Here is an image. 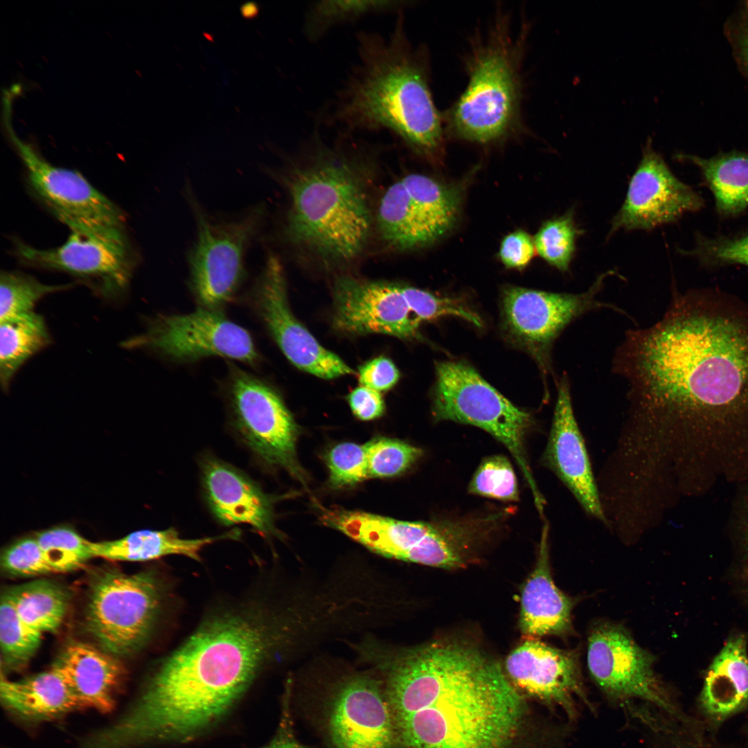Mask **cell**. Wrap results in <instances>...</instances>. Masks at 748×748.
Wrapping results in <instances>:
<instances>
[{
    "label": "cell",
    "mask_w": 748,
    "mask_h": 748,
    "mask_svg": "<svg viewBox=\"0 0 748 748\" xmlns=\"http://www.w3.org/2000/svg\"><path fill=\"white\" fill-rule=\"evenodd\" d=\"M613 368L637 436L686 441L699 457L748 455V303L711 288L675 293L658 322L626 332Z\"/></svg>",
    "instance_id": "obj_1"
},
{
    "label": "cell",
    "mask_w": 748,
    "mask_h": 748,
    "mask_svg": "<svg viewBox=\"0 0 748 748\" xmlns=\"http://www.w3.org/2000/svg\"><path fill=\"white\" fill-rule=\"evenodd\" d=\"M359 659L382 676L398 748H510L525 708L496 660L441 639L410 647L366 637Z\"/></svg>",
    "instance_id": "obj_2"
},
{
    "label": "cell",
    "mask_w": 748,
    "mask_h": 748,
    "mask_svg": "<svg viewBox=\"0 0 748 748\" xmlns=\"http://www.w3.org/2000/svg\"><path fill=\"white\" fill-rule=\"evenodd\" d=\"M311 622L291 597L256 599L208 616L161 664L137 703L155 734L188 738L217 720L264 666L306 648Z\"/></svg>",
    "instance_id": "obj_3"
},
{
    "label": "cell",
    "mask_w": 748,
    "mask_h": 748,
    "mask_svg": "<svg viewBox=\"0 0 748 748\" xmlns=\"http://www.w3.org/2000/svg\"><path fill=\"white\" fill-rule=\"evenodd\" d=\"M404 12L395 15L387 35L357 33V60L320 122L345 134L387 131L415 152L434 157L443 144L442 119L429 86L425 51L409 39Z\"/></svg>",
    "instance_id": "obj_4"
},
{
    "label": "cell",
    "mask_w": 748,
    "mask_h": 748,
    "mask_svg": "<svg viewBox=\"0 0 748 748\" xmlns=\"http://www.w3.org/2000/svg\"><path fill=\"white\" fill-rule=\"evenodd\" d=\"M310 161L284 177L290 206L285 240L326 262H345L364 250L371 215L356 161L314 133Z\"/></svg>",
    "instance_id": "obj_5"
},
{
    "label": "cell",
    "mask_w": 748,
    "mask_h": 748,
    "mask_svg": "<svg viewBox=\"0 0 748 748\" xmlns=\"http://www.w3.org/2000/svg\"><path fill=\"white\" fill-rule=\"evenodd\" d=\"M519 55L504 22L474 47L467 61V86L446 116L454 136L486 144L520 127Z\"/></svg>",
    "instance_id": "obj_6"
},
{
    "label": "cell",
    "mask_w": 748,
    "mask_h": 748,
    "mask_svg": "<svg viewBox=\"0 0 748 748\" xmlns=\"http://www.w3.org/2000/svg\"><path fill=\"white\" fill-rule=\"evenodd\" d=\"M321 520L389 558L445 569L465 568L474 559L475 535L465 520L402 521L341 509L324 510Z\"/></svg>",
    "instance_id": "obj_7"
},
{
    "label": "cell",
    "mask_w": 748,
    "mask_h": 748,
    "mask_svg": "<svg viewBox=\"0 0 748 748\" xmlns=\"http://www.w3.org/2000/svg\"><path fill=\"white\" fill-rule=\"evenodd\" d=\"M432 415L436 421L479 427L503 444L522 471L537 510H544V499L526 457L525 436L533 422L530 413L515 406L469 364L444 361L436 364Z\"/></svg>",
    "instance_id": "obj_8"
},
{
    "label": "cell",
    "mask_w": 748,
    "mask_h": 748,
    "mask_svg": "<svg viewBox=\"0 0 748 748\" xmlns=\"http://www.w3.org/2000/svg\"><path fill=\"white\" fill-rule=\"evenodd\" d=\"M161 600L159 584L150 571H101L89 588L86 629L105 652L130 656L148 640Z\"/></svg>",
    "instance_id": "obj_9"
},
{
    "label": "cell",
    "mask_w": 748,
    "mask_h": 748,
    "mask_svg": "<svg viewBox=\"0 0 748 748\" xmlns=\"http://www.w3.org/2000/svg\"><path fill=\"white\" fill-rule=\"evenodd\" d=\"M186 195L197 227L188 254L190 287L200 307L217 310L232 299L242 283L244 256L260 231L265 209L258 205L237 218L217 220L204 211L188 188Z\"/></svg>",
    "instance_id": "obj_10"
},
{
    "label": "cell",
    "mask_w": 748,
    "mask_h": 748,
    "mask_svg": "<svg viewBox=\"0 0 748 748\" xmlns=\"http://www.w3.org/2000/svg\"><path fill=\"white\" fill-rule=\"evenodd\" d=\"M229 400L235 427L256 457L304 482L296 452L299 427L277 393L260 379L236 369L230 379Z\"/></svg>",
    "instance_id": "obj_11"
},
{
    "label": "cell",
    "mask_w": 748,
    "mask_h": 748,
    "mask_svg": "<svg viewBox=\"0 0 748 748\" xmlns=\"http://www.w3.org/2000/svg\"><path fill=\"white\" fill-rule=\"evenodd\" d=\"M609 273L598 276L585 292L553 293L510 286L504 290L501 324L506 337L527 350L544 374L550 368L551 346L564 328L585 313L613 305L596 300Z\"/></svg>",
    "instance_id": "obj_12"
},
{
    "label": "cell",
    "mask_w": 748,
    "mask_h": 748,
    "mask_svg": "<svg viewBox=\"0 0 748 748\" xmlns=\"http://www.w3.org/2000/svg\"><path fill=\"white\" fill-rule=\"evenodd\" d=\"M587 661L593 681L610 701L638 700L666 713L675 708L655 674L654 656L639 646L621 625L601 622L589 632Z\"/></svg>",
    "instance_id": "obj_13"
},
{
    "label": "cell",
    "mask_w": 748,
    "mask_h": 748,
    "mask_svg": "<svg viewBox=\"0 0 748 748\" xmlns=\"http://www.w3.org/2000/svg\"><path fill=\"white\" fill-rule=\"evenodd\" d=\"M37 197L71 232L112 235L124 232L119 207L78 172L51 165L29 144L11 137Z\"/></svg>",
    "instance_id": "obj_14"
},
{
    "label": "cell",
    "mask_w": 748,
    "mask_h": 748,
    "mask_svg": "<svg viewBox=\"0 0 748 748\" xmlns=\"http://www.w3.org/2000/svg\"><path fill=\"white\" fill-rule=\"evenodd\" d=\"M128 349H148L182 362L220 356L255 364L258 354L249 332L217 310L200 307L177 315H161L137 336L124 341Z\"/></svg>",
    "instance_id": "obj_15"
},
{
    "label": "cell",
    "mask_w": 748,
    "mask_h": 748,
    "mask_svg": "<svg viewBox=\"0 0 748 748\" xmlns=\"http://www.w3.org/2000/svg\"><path fill=\"white\" fill-rule=\"evenodd\" d=\"M15 251L24 263L69 274L109 301H116L126 293L136 262L125 232L112 235L71 232L61 246L41 249L17 242Z\"/></svg>",
    "instance_id": "obj_16"
},
{
    "label": "cell",
    "mask_w": 748,
    "mask_h": 748,
    "mask_svg": "<svg viewBox=\"0 0 748 748\" xmlns=\"http://www.w3.org/2000/svg\"><path fill=\"white\" fill-rule=\"evenodd\" d=\"M327 728L334 748H398L393 715L381 679L343 675L333 686Z\"/></svg>",
    "instance_id": "obj_17"
},
{
    "label": "cell",
    "mask_w": 748,
    "mask_h": 748,
    "mask_svg": "<svg viewBox=\"0 0 748 748\" xmlns=\"http://www.w3.org/2000/svg\"><path fill=\"white\" fill-rule=\"evenodd\" d=\"M254 289L259 316L279 348L298 368L331 380L354 371L336 354L323 347L292 314L287 301L283 267L272 252Z\"/></svg>",
    "instance_id": "obj_18"
},
{
    "label": "cell",
    "mask_w": 748,
    "mask_h": 748,
    "mask_svg": "<svg viewBox=\"0 0 748 748\" xmlns=\"http://www.w3.org/2000/svg\"><path fill=\"white\" fill-rule=\"evenodd\" d=\"M506 675L519 692L548 705L560 708L575 720L580 703L594 710L587 695L578 653L526 638L505 661Z\"/></svg>",
    "instance_id": "obj_19"
},
{
    "label": "cell",
    "mask_w": 748,
    "mask_h": 748,
    "mask_svg": "<svg viewBox=\"0 0 748 748\" xmlns=\"http://www.w3.org/2000/svg\"><path fill=\"white\" fill-rule=\"evenodd\" d=\"M704 205L703 198L673 175L648 138L625 201L612 220L609 235L618 229L650 230Z\"/></svg>",
    "instance_id": "obj_20"
},
{
    "label": "cell",
    "mask_w": 748,
    "mask_h": 748,
    "mask_svg": "<svg viewBox=\"0 0 748 748\" xmlns=\"http://www.w3.org/2000/svg\"><path fill=\"white\" fill-rule=\"evenodd\" d=\"M404 287L350 276L337 278L332 292L334 326L353 335L416 338L421 321L410 308Z\"/></svg>",
    "instance_id": "obj_21"
},
{
    "label": "cell",
    "mask_w": 748,
    "mask_h": 748,
    "mask_svg": "<svg viewBox=\"0 0 748 748\" xmlns=\"http://www.w3.org/2000/svg\"><path fill=\"white\" fill-rule=\"evenodd\" d=\"M542 462L568 488L587 514L607 522L565 375L558 384L553 422Z\"/></svg>",
    "instance_id": "obj_22"
},
{
    "label": "cell",
    "mask_w": 748,
    "mask_h": 748,
    "mask_svg": "<svg viewBox=\"0 0 748 748\" xmlns=\"http://www.w3.org/2000/svg\"><path fill=\"white\" fill-rule=\"evenodd\" d=\"M201 479L207 506L221 524L249 525L264 537L279 535L274 499L242 471L208 455L201 462Z\"/></svg>",
    "instance_id": "obj_23"
},
{
    "label": "cell",
    "mask_w": 748,
    "mask_h": 748,
    "mask_svg": "<svg viewBox=\"0 0 748 748\" xmlns=\"http://www.w3.org/2000/svg\"><path fill=\"white\" fill-rule=\"evenodd\" d=\"M549 532L545 522L535 567L522 589L519 627L526 638L566 636L573 632L572 611L576 600L562 592L553 580Z\"/></svg>",
    "instance_id": "obj_24"
},
{
    "label": "cell",
    "mask_w": 748,
    "mask_h": 748,
    "mask_svg": "<svg viewBox=\"0 0 748 748\" xmlns=\"http://www.w3.org/2000/svg\"><path fill=\"white\" fill-rule=\"evenodd\" d=\"M74 695L79 708L110 711L124 674L116 657L89 644H69L52 666Z\"/></svg>",
    "instance_id": "obj_25"
},
{
    "label": "cell",
    "mask_w": 748,
    "mask_h": 748,
    "mask_svg": "<svg viewBox=\"0 0 748 748\" xmlns=\"http://www.w3.org/2000/svg\"><path fill=\"white\" fill-rule=\"evenodd\" d=\"M748 702V657L742 636L730 638L711 663L700 695L706 715L720 722Z\"/></svg>",
    "instance_id": "obj_26"
},
{
    "label": "cell",
    "mask_w": 748,
    "mask_h": 748,
    "mask_svg": "<svg viewBox=\"0 0 748 748\" xmlns=\"http://www.w3.org/2000/svg\"><path fill=\"white\" fill-rule=\"evenodd\" d=\"M237 530L223 535L197 539H185L170 527L165 530H141L115 540L92 542L93 558L109 560L145 562L164 556L179 555L200 560L204 547L222 540L238 537Z\"/></svg>",
    "instance_id": "obj_27"
},
{
    "label": "cell",
    "mask_w": 748,
    "mask_h": 748,
    "mask_svg": "<svg viewBox=\"0 0 748 748\" xmlns=\"http://www.w3.org/2000/svg\"><path fill=\"white\" fill-rule=\"evenodd\" d=\"M0 694L7 707L27 718L50 719L79 708L69 686L53 667L19 681L1 675Z\"/></svg>",
    "instance_id": "obj_28"
},
{
    "label": "cell",
    "mask_w": 748,
    "mask_h": 748,
    "mask_svg": "<svg viewBox=\"0 0 748 748\" xmlns=\"http://www.w3.org/2000/svg\"><path fill=\"white\" fill-rule=\"evenodd\" d=\"M377 219L381 238L395 249L420 248L440 238L402 179L385 191Z\"/></svg>",
    "instance_id": "obj_29"
},
{
    "label": "cell",
    "mask_w": 748,
    "mask_h": 748,
    "mask_svg": "<svg viewBox=\"0 0 748 748\" xmlns=\"http://www.w3.org/2000/svg\"><path fill=\"white\" fill-rule=\"evenodd\" d=\"M678 161L697 166L704 184L712 192L718 213L736 216L748 207V154L732 151L702 158L679 153Z\"/></svg>",
    "instance_id": "obj_30"
},
{
    "label": "cell",
    "mask_w": 748,
    "mask_h": 748,
    "mask_svg": "<svg viewBox=\"0 0 748 748\" xmlns=\"http://www.w3.org/2000/svg\"><path fill=\"white\" fill-rule=\"evenodd\" d=\"M0 382L6 391L21 366L51 343L42 316L34 311L0 321Z\"/></svg>",
    "instance_id": "obj_31"
},
{
    "label": "cell",
    "mask_w": 748,
    "mask_h": 748,
    "mask_svg": "<svg viewBox=\"0 0 748 748\" xmlns=\"http://www.w3.org/2000/svg\"><path fill=\"white\" fill-rule=\"evenodd\" d=\"M404 0H321L310 3L303 20L305 37L317 42L337 26L372 15H396L411 5Z\"/></svg>",
    "instance_id": "obj_32"
},
{
    "label": "cell",
    "mask_w": 748,
    "mask_h": 748,
    "mask_svg": "<svg viewBox=\"0 0 748 748\" xmlns=\"http://www.w3.org/2000/svg\"><path fill=\"white\" fill-rule=\"evenodd\" d=\"M6 594L21 620L41 634L57 630L69 605L66 591L46 580L17 586Z\"/></svg>",
    "instance_id": "obj_33"
},
{
    "label": "cell",
    "mask_w": 748,
    "mask_h": 748,
    "mask_svg": "<svg viewBox=\"0 0 748 748\" xmlns=\"http://www.w3.org/2000/svg\"><path fill=\"white\" fill-rule=\"evenodd\" d=\"M402 180L439 237L448 232L458 215L459 193L424 175L410 174Z\"/></svg>",
    "instance_id": "obj_34"
},
{
    "label": "cell",
    "mask_w": 748,
    "mask_h": 748,
    "mask_svg": "<svg viewBox=\"0 0 748 748\" xmlns=\"http://www.w3.org/2000/svg\"><path fill=\"white\" fill-rule=\"evenodd\" d=\"M42 634L24 623L5 593L1 599L0 643L5 664L21 668L39 648Z\"/></svg>",
    "instance_id": "obj_35"
},
{
    "label": "cell",
    "mask_w": 748,
    "mask_h": 748,
    "mask_svg": "<svg viewBox=\"0 0 748 748\" xmlns=\"http://www.w3.org/2000/svg\"><path fill=\"white\" fill-rule=\"evenodd\" d=\"M71 284L47 285L19 271H2L0 276V321L33 312L44 296L71 288Z\"/></svg>",
    "instance_id": "obj_36"
},
{
    "label": "cell",
    "mask_w": 748,
    "mask_h": 748,
    "mask_svg": "<svg viewBox=\"0 0 748 748\" xmlns=\"http://www.w3.org/2000/svg\"><path fill=\"white\" fill-rule=\"evenodd\" d=\"M581 231L574 220L573 210L542 224L534 238L535 250L550 265L567 271L576 249Z\"/></svg>",
    "instance_id": "obj_37"
},
{
    "label": "cell",
    "mask_w": 748,
    "mask_h": 748,
    "mask_svg": "<svg viewBox=\"0 0 748 748\" xmlns=\"http://www.w3.org/2000/svg\"><path fill=\"white\" fill-rule=\"evenodd\" d=\"M34 535L55 573L75 570L93 558L92 542L71 527L55 526Z\"/></svg>",
    "instance_id": "obj_38"
},
{
    "label": "cell",
    "mask_w": 748,
    "mask_h": 748,
    "mask_svg": "<svg viewBox=\"0 0 748 748\" xmlns=\"http://www.w3.org/2000/svg\"><path fill=\"white\" fill-rule=\"evenodd\" d=\"M369 478H388L408 470L423 454L422 449L404 441L383 436L365 443Z\"/></svg>",
    "instance_id": "obj_39"
},
{
    "label": "cell",
    "mask_w": 748,
    "mask_h": 748,
    "mask_svg": "<svg viewBox=\"0 0 748 748\" xmlns=\"http://www.w3.org/2000/svg\"><path fill=\"white\" fill-rule=\"evenodd\" d=\"M468 492L504 501H518L517 480L508 458L499 454L484 458L471 479Z\"/></svg>",
    "instance_id": "obj_40"
},
{
    "label": "cell",
    "mask_w": 748,
    "mask_h": 748,
    "mask_svg": "<svg viewBox=\"0 0 748 748\" xmlns=\"http://www.w3.org/2000/svg\"><path fill=\"white\" fill-rule=\"evenodd\" d=\"M680 253L694 258L704 267L734 264L748 267V231L736 235L713 238L697 233L695 247L688 251L681 249Z\"/></svg>",
    "instance_id": "obj_41"
},
{
    "label": "cell",
    "mask_w": 748,
    "mask_h": 748,
    "mask_svg": "<svg viewBox=\"0 0 748 748\" xmlns=\"http://www.w3.org/2000/svg\"><path fill=\"white\" fill-rule=\"evenodd\" d=\"M328 482L335 488L352 487L369 479L364 445L345 442L333 446L326 455Z\"/></svg>",
    "instance_id": "obj_42"
},
{
    "label": "cell",
    "mask_w": 748,
    "mask_h": 748,
    "mask_svg": "<svg viewBox=\"0 0 748 748\" xmlns=\"http://www.w3.org/2000/svg\"><path fill=\"white\" fill-rule=\"evenodd\" d=\"M405 294L413 314L422 321L444 316L462 318L478 328L483 323L479 316L461 300L440 297L428 291L405 285Z\"/></svg>",
    "instance_id": "obj_43"
},
{
    "label": "cell",
    "mask_w": 748,
    "mask_h": 748,
    "mask_svg": "<svg viewBox=\"0 0 748 748\" xmlns=\"http://www.w3.org/2000/svg\"><path fill=\"white\" fill-rule=\"evenodd\" d=\"M1 565L9 573L30 576L55 573L35 535L21 538L3 553Z\"/></svg>",
    "instance_id": "obj_44"
},
{
    "label": "cell",
    "mask_w": 748,
    "mask_h": 748,
    "mask_svg": "<svg viewBox=\"0 0 748 748\" xmlns=\"http://www.w3.org/2000/svg\"><path fill=\"white\" fill-rule=\"evenodd\" d=\"M535 251L534 238L523 230L510 233L502 240L499 257L510 269H522L533 259Z\"/></svg>",
    "instance_id": "obj_45"
},
{
    "label": "cell",
    "mask_w": 748,
    "mask_h": 748,
    "mask_svg": "<svg viewBox=\"0 0 748 748\" xmlns=\"http://www.w3.org/2000/svg\"><path fill=\"white\" fill-rule=\"evenodd\" d=\"M358 371L361 385L379 392L391 389L400 378L395 365L383 356L368 361L359 368Z\"/></svg>",
    "instance_id": "obj_46"
},
{
    "label": "cell",
    "mask_w": 748,
    "mask_h": 748,
    "mask_svg": "<svg viewBox=\"0 0 748 748\" xmlns=\"http://www.w3.org/2000/svg\"><path fill=\"white\" fill-rule=\"evenodd\" d=\"M348 401L353 414L364 421L378 418L384 413L385 409L380 393L362 385L348 395Z\"/></svg>",
    "instance_id": "obj_47"
},
{
    "label": "cell",
    "mask_w": 748,
    "mask_h": 748,
    "mask_svg": "<svg viewBox=\"0 0 748 748\" xmlns=\"http://www.w3.org/2000/svg\"><path fill=\"white\" fill-rule=\"evenodd\" d=\"M732 44L737 60L748 74V2L743 6L735 22L731 34Z\"/></svg>",
    "instance_id": "obj_48"
},
{
    "label": "cell",
    "mask_w": 748,
    "mask_h": 748,
    "mask_svg": "<svg viewBox=\"0 0 748 748\" xmlns=\"http://www.w3.org/2000/svg\"><path fill=\"white\" fill-rule=\"evenodd\" d=\"M288 726L283 722L274 739L262 748H305L296 740Z\"/></svg>",
    "instance_id": "obj_49"
},
{
    "label": "cell",
    "mask_w": 748,
    "mask_h": 748,
    "mask_svg": "<svg viewBox=\"0 0 748 748\" xmlns=\"http://www.w3.org/2000/svg\"><path fill=\"white\" fill-rule=\"evenodd\" d=\"M241 13L246 18H252L258 13V7L254 2L250 1L244 3L240 8Z\"/></svg>",
    "instance_id": "obj_50"
}]
</instances>
